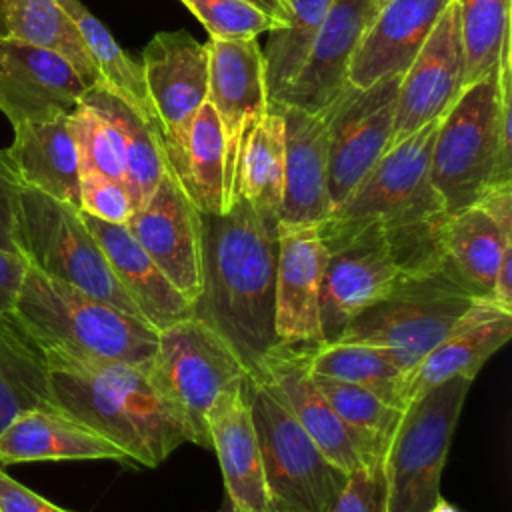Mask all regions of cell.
<instances>
[{
  "instance_id": "1",
  "label": "cell",
  "mask_w": 512,
  "mask_h": 512,
  "mask_svg": "<svg viewBox=\"0 0 512 512\" xmlns=\"http://www.w3.org/2000/svg\"><path fill=\"white\" fill-rule=\"evenodd\" d=\"M278 220L238 198L226 212H202V290L194 314L214 328L248 372L280 344L274 328Z\"/></svg>"
},
{
  "instance_id": "2",
  "label": "cell",
  "mask_w": 512,
  "mask_h": 512,
  "mask_svg": "<svg viewBox=\"0 0 512 512\" xmlns=\"http://www.w3.org/2000/svg\"><path fill=\"white\" fill-rule=\"evenodd\" d=\"M440 120V118H438ZM438 120L394 142L326 220H378L400 272L442 268V226L448 218L430 182Z\"/></svg>"
},
{
  "instance_id": "3",
  "label": "cell",
  "mask_w": 512,
  "mask_h": 512,
  "mask_svg": "<svg viewBox=\"0 0 512 512\" xmlns=\"http://www.w3.org/2000/svg\"><path fill=\"white\" fill-rule=\"evenodd\" d=\"M512 48L498 70L466 84L440 116L430 156V182L446 214L474 206L482 194L512 182Z\"/></svg>"
},
{
  "instance_id": "4",
  "label": "cell",
  "mask_w": 512,
  "mask_h": 512,
  "mask_svg": "<svg viewBox=\"0 0 512 512\" xmlns=\"http://www.w3.org/2000/svg\"><path fill=\"white\" fill-rule=\"evenodd\" d=\"M12 312L44 354L150 366L156 352L150 324L28 264Z\"/></svg>"
},
{
  "instance_id": "5",
  "label": "cell",
  "mask_w": 512,
  "mask_h": 512,
  "mask_svg": "<svg viewBox=\"0 0 512 512\" xmlns=\"http://www.w3.org/2000/svg\"><path fill=\"white\" fill-rule=\"evenodd\" d=\"M476 298L442 266L400 272L390 292L362 310L336 340L386 350L408 374L454 328ZM334 342V340H332Z\"/></svg>"
},
{
  "instance_id": "6",
  "label": "cell",
  "mask_w": 512,
  "mask_h": 512,
  "mask_svg": "<svg viewBox=\"0 0 512 512\" xmlns=\"http://www.w3.org/2000/svg\"><path fill=\"white\" fill-rule=\"evenodd\" d=\"M474 380L450 378L410 400L382 454L388 512H428L464 400Z\"/></svg>"
},
{
  "instance_id": "7",
  "label": "cell",
  "mask_w": 512,
  "mask_h": 512,
  "mask_svg": "<svg viewBox=\"0 0 512 512\" xmlns=\"http://www.w3.org/2000/svg\"><path fill=\"white\" fill-rule=\"evenodd\" d=\"M246 396L260 446L268 512H328L348 474L322 454L260 374L248 372Z\"/></svg>"
},
{
  "instance_id": "8",
  "label": "cell",
  "mask_w": 512,
  "mask_h": 512,
  "mask_svg": "<svg viewBox=\"0 0 512 512\" xmlns=\"http://www.w3.org/2000/svg\"><path fill=\"white\" fill-rule=\"evenodd\" d=\"M16 246L28 266L140 318L78 206L24 186L18 202Z\"/></svg>"
},
{
  "instance_id": "9",
  "label": "cell",
  "mask_w": 512,
  "mask_h": 512,
  "mask_svg": "<svg viewBox=\"0 0 512 512\" xmlns=\"http://www.w3.org/2000/svg\"><path fill=\"white\" fill-rule=\"evenodd\" d=\"M148 376L180 416L188 442L210 448L206 414L214 398L248 376L232 346L196 314L158 330Z\"/></svg>"
},
{
  "instance_id": "10",
  "label": "cell",
  "mask_w": 512,
  "mask_h": 512,
  "mask_svg": "<svg viewBox=\"0 0 512 512\" xmlns=\"http://www.w3.org/2000/svg\"><path fill=\"white\" fill-rule=\"evenodd\" d=\"M328 256L320 294L322 342L340 338L346 326L368 306L382 300L400 268L378 220L356 224L320 222Z\"/></svg>"
},
{
  "instance_id": "11",
  "label": "cell",
  "mask_w": 512,
  "mask_h": 512,
  "mask_svg": "<svg viewBox=\"0 0 512 512\" xmlns=\"http://www.w3.org/2000/svg\"><path fill=\"white\" fill-rule=\"evenodd\" d=\"M402 74L366 88L346 86L328 108V196L338 208L392 142L394 110Z\"/></svg>"
},
{
  "instance_id": "12",
  "label": "cell",
  "mask_w": 512,
  "mask_h": 512,
  "mask_svg": "<svg viewBox=\"0 0 512 512\" xmlns=\"http://www.w3.org/2000/svg\"><path fill=\"white\" fill-rule=\"evenodd\" d=\"M208 104L224 138V192L230 208L238 196L240 154L252 126L270 108L264 50L258 38L208 40Z\"/></svg>"
},
{
  "instance_id": "13",
  "label": "cell",
  "mask_w": 512,
  "mask_h": 512,
  "mask_svg": "<svg viewBox=\"0 0 512 512\" xmlns=\"http://www.w3.org/2000/svg\"><path fill=\"white\" fill-rule=\"evenodd\" d=\"M140 70L168 160L182 148L192 120L208 100V46L186 30L156 32L142 48Z\"/></svg>"
},
{
  "instance_id": "14",
  "label": "cell",
  "mask_w": 512,
  "mask_h": 512,
  "mask_svg": "<svg viewBox=\"0 0 512 512\" xmlns=\"http://www.w3.org/2000/svg\"><path fill=\"white\" fill-rule=\"evenodd\" d=\"M272 394L296 418L322 454L342 472L380 460H372L364 442L338 418L308 368V346L278 344L256 370Z\"/></svg>"
},
{
  "instance_id": "15",
  "label": "cell",
  "mask_w": 512,
  "mask_h": 512,
  "mask_svg": "<svg viewBox=\"0 0 512 512\" xmlns=\"http://www.w3.org/2000/svg\"><path fill=\"white\" fill-rule=\"evenodd\" d=\"M126 226L164 276L194 304L202 290V212L168 168Z\"/></svg>"
},
{
  "instance_id": "16",
  "label": "cell",
  "mask_w": 512,
  "mask_h": 512,
  "mask_svg": "<svg viewBox=\"0 0 512 512\" xmlns=\"http://www.w3.org/2000/svg\"><path fill=\"white\" fill-rule=\"evenodd\" d=\"M464 70L458 12L452 0L400 76L390 144L438 120L466 86Z\"/></svg>"
},
{
  "instance_id": "17",
  "label": "cell",
  "mask_w": 512,
  "mask_h": 512,
  "mask_svg": "<svg viewBox=\"0 0 512 512\" xmlns=\"http://www.w3.org/2000/svg\"><path fill=\"white\" fill-rule=\"evenodd\" d=\"M276 236V336L282 344L316 346L322 342L320 294L328 256L320 224L278 222Z\"/></svg>"
},
{
  "instance_id": "18",
  "label": "cell",
  "mask_w": 512,
  "mask_h": 512,
  "mask_svg": "<svg viewBox=\"0 0 512 512\" xmlns=\"http://www.w3.org/2000/svg\"><path fill=\"white\" fill-rule=\"evenodd\" d=\"M88 88L64 56L0 38V112L12 126L70 114Z\"/></svg>"
},
{
  "instance_id": "19",
  "label": "cell",
  "mask_w": 512,
  "mask_h": 512,
  "mask_svg": "<svg viewBox=\"0 0 512 512\" xmlns=\"http://www.w3.org/2000/svg\"><path fill=\"white\" fill-rule=\"evenodd\" d=\"M374 10V0H330L300 72L270 102L306 112H326L348 86L352 54Z\"/></svg>"
},
{
  "instance_id": "20",
  "label": "cell",
  "mask_w": 512,
  "mask_h": 512,
  "mask_svg": "<svg viewBox=\"0 0 512 512\" xmlns=\"http://www.w3.org/2000/svg\"><path fill=\"white\" fill-rule=\"evenodd\" d=\"M210 448L216 452L224 496L236 512H268L260 446L246 396V378L224 388L206 414Z\"/></svg>"
},
{
  "instance_id": "21",
  "label": "cell",
  "mask_w": 512,
  "mask_h": 512,
  "mask_svg": "<svg viewBox=\"0 0 512 512\" xmlns=\"http://www.w3.org/2000/svg\"><path fill=\"white\" fill-rule=\"evenodd\" d=\"M452 0H384L376 6L348 66V84L366 88L402 74Z\"/></svg>"
},
{
  "instance_id": "22",
  "label": "cell",
  "mask_w": 512,
  "mask_h": 512,
  "mask_svg": "<svg viewBox=\"0 0 512 512\" xmlns=\"http://www.w3.org/2000/svg\"><path fill=\"white\" fill-rule=\"evenodd\" d=\"M278 108L284 118V188L278 222L320 224L332 212L328 196V110Z\"/></svg>"
},
{
  "instance_id": "23",
  "label": "cell",
  "mask_w": 512,
  "mask_h": 512,
  "mask_svg": "<svg viewBox=\"0 0 512 512\" xmlns=\"http://www.w3.org/2000/svg\"><path fill=\"white\" fill-rule=\"evenodd\" d=\"M512 336V312L488 300H474L454 328L414 366L404 384V406L450 380H474L486 360Z\"/></svg>"
},
{
  "instance_id": "24",
  "label": "cell",
  "mask_w": 512,
  "mask_h": 512,
  "mask_svg": "<svg viewBox=\"0 0 512 512\" xmlns=\"http://www.w3.org/2000/svg\"><path fill=\"white\" fill-rule=\"evenodd\" d=\"M82 212V210H80ZM120 288L140 318L156 332L194 314V304L164 276L126 224H112L82 212Z\"/></svg>"
},
{
  "instance_id": "25",
  "label": "cell",
  "mask_w": 512,
  "mask_h": 512,
  "mask_svg": "<svg viewBox=\"0 0 512 512\" xmlns=\"http://www.w3.org/2000/svg\"><path fill=\"white\" fill-rule=\"evenodd\" d=\"M60 460H114L130 458L110 440L56 410H30L0 432V464L60 462Z\"/></svg>"
},
{
  "instance_id": "26",
  "label": "cell",
  "mask_w": 512,
  "mask_h": 512,
  "mask_svg": "<svg viewBox=\"0 0 512 512\" xmlns=\"http://www.w3.org/2000/svg\"><path fill=\"white\" fill-rule=\"evenodd\" d=\"M12 128L14 138L6 152L22 184L78 206L80 158L70 114L42 122H24Z\"/></svg>"
},
{
  "instance_id": "27",
  "label": "cell",
  "mask_w": 512,
  "mask_h": 512,
  "mask_svg": "<svg viewBox=\"0 0 512 512\" xmlns=\"http://www.w3.org/2000/svg\"><path fill=\"white\" fill-rule=\"evenodd\" d=\"M508 248L512 232L502 230L478 206L448 214L442 226V264L476 300L490 302L494 276Z\"/></svg>"
},
{
  "instance_id": "28",
  "label": "cell",
  "mask_w": 512,
  "mask_h": 512,
  "mask_svg": "<svg viewBox=\"0 0 512 512\" xmlns=\"http://www.w3.org/2000/svg\"><path fill=\"white\" fill-rule=\"evenodd\" d=\"M30 410H56L48 362L14 312H0V432Z\"/></svg>"
},
{
  "instance_id": "29",
  "label": "cell",
  "mask_w": 512,
  "mask_h": 512,
  "mask_svg": "<svg viewBox=\"0 0 512 512\" xmlns=\"http://www.w3.org/2000/svg\"><path fill=\"white\" fill-rule=\"evenodd\" d=\"M80 102L98 112L116 130L124 164V186L132 198L134 210L140 208L166 172L158 134L140 114L102 86H90Z\"/></svg>"
},
{
  "instance_id": "30",
  "label": "cell",
  "mask_w": 512,
  "mask_h": 512,
  "mask_svg": "<svg viewBox=\"0 0 512 512\" xmlns=\"http://www.w3.org/2000/svg\"><path fill=\"white\" fill-rule=\"evenodd\" d=\"M166 168L204 214L226 212L224 138L212 106L198 110L182 148L166 160Z\"/></svg>"
},
{
  "instance_id": "31",
  "label": "cell",
  "mask_w": 512,
  "mask_h": 512,
  "mask_svg": "<svg viewBox=\"0 0 512 512\" xmlns=\"http://www.w3.org/2000/svg\"><path fill=\"white\" fill-rule=\"evenodd\" d=\"M0 38L52 50L64 56L88 86L98 82L76 24L56 0H0Z\"/></svg>"
},
{
  "instance_id": "32",
  "label": "cell",
  "mask_w": 512,
  "mask_h": 512,
  "mask_svg": "<svg viewBox=\"0 0 512 512\" xmlns=\"http://www.w3.org/2000/svg\"><path fill=\"white\" fill-rule=\"evenodd\" d=\"M62 10L76 24L84 46L96 68V86L106 88L122 102H126L136 114H140L148 126L158 134V122L146 96L140 64L134 62L114 40L112 32L80 2V0H56Z\"/></svg>"
},
{
  "instance_id": "33",
  "label": "cell",
  "mask_w": 512,
  "mask_h": 512,
  "mask_svg": "<svg viewBox=\"0 0 512 512\" xmlns=\"http://www.w3.org/2000/svg\"><path fill=\"white\" fill-rule=\"evenodd\" d=\"M308 368L314 376L366 388L386 402L404 408L406 372L382 348L346 340L320 342L308 346Z\"/></svg>"
},
{
  "instance_id": "34",
  "label": "cell",
  "mask_w": 512,
  "mask_h": 512,
  "mask_svg": "<svg viewBox=\"0 0 512 512\" xmlns=\"http://www.w3.org/2000/svg\"><path fill=\"white\" fill-rule=\"evenodd\" d=\"M284 188V118L270 102L266 114L248 132L238 174V196L260 214L278 220Z\"/></svg>"
},
{
  "instance_id": "35",
  "label": "cell",
  "mask_w": 512,
  "mask_h": 512,
  "mask_svg": "<svg viewBox=\"0 0 512 512\" xmlns=\"http://www.w3.org/2000/svg\"><path fill=\"white\" fill-rule=\"evenodd\" d=\"M330 0H288L284 28L270 32L264 50L270 100H276L300 72Z\"/></svg>"
},
{
  "instance_id": "36",
  "label": "cell",
  "mask_w": 512,
  "mask_h": 512,
  "mask_svg": "<svg viewBox=\"0 0 512 512\" xmlns=\"http://www.w3.org/2000/svg\"><path fill=\"white\" fill-rule=\"evenodd\" d=\"M464 48V82L498 70L502 42L512 32V0H454Z\"/></svg>"
},
{
  "instance_id": "37",
  "label": "cell",
  "mask_w": 512,
  "mask_h": 512,
  "mask_svg": "<svg viewBox=\"0 0 512 512\" xmlns=\"http://www.w3.org/2000/svg\"><path fill=\"white\" fill-rule=\"evenodd\" d=\"M314 380L338 418L364 442L370 458L382 462L384 448L404 408H398L378 394L348 382L324 376H314Z\"/></svg>"
},
{
  "instance_id": "38",
  "label": "cell",
  "mask_w": 512,
  "mask_h": 512,
  "mask_svg": "<svg viewBox=\"0 0 512 512\" xmlns=\"http://www.w3.org/2000/svg\"><path fill=\"white\" fill-rule=\"evenodd\" d=\"M206 28L210 40H248L282 26L246 0H180Z\"/></svg>"
},
{
  "instance_id": "39",
  "label": "cell",
  "mask_w": 512,
  "mask_h": 512,
  "mask_svg": "<svg viewBox=\"0 0 512 512\" xmlns=\"http://www.w3.org/2000/svg\"><path fill=\"white\" fill-rule=\"evenodd\" d=\"M70 126L78 148L80 168H92L124 184V164L116 130L82 102L70 112Z\"/></svg>"
},
{
  "instance_id": "40",
  "label": "cell",
  "mask_w": 512,
  "mask_h": 512,
  "mask_svg": "<svg viewBox=\"0 0 512 512\" xmlns=\"http://www.w3.org/2000/svg\"><path fill=\"white\" fill-rule=\"evenodd\" d=\"M78 208L112 224H128L130 216L134 214V204L126 186L92 168H80Z\"/></svg>"
},
{
  "instance_id": "41",
  "label": "cell",
  "mask_w": 512,
  "mask_h": 512,
  "mask_svg": "<svg viewBox=\"0 0 512 512\" xmlns=\"http://www.w3.org/2000/svg\"><path fill=\"white\" fill-rule=\"evenodd\" d=\"M328 512H388L382 462H372L348 474Z\"/></svg>"
},
{
  "instance_id": "42",
  "label": "cell",
  "mask_w": 512,
  "mask_h": 512,
  "mask_svg": "<svg viewBox=\"0 0 512 512\" xmlns=\"http://www.w3.org/2000/svg\"><path fill=\"white\" fill-rule=\"evenodd\" d=\"M24 184L6 148H0V248L20 254L16 246L18 202Z\"/></svg>"
},
{
  "instance_id": "43",
  "label": "cell",
  "mask_w": 512,
  "mask_h": 512,
  "mask_svg": "<svg viewBox=\"0 0 512 512\" xmlns=\"http://www.w3.org/2000/svg\"><path fill=\"white\" fill-rule=\"evenodd\" d=\"M0 512H72V510H66L46 500L44 496L20 484L0 468Z\"/></svg>"
},
{
  "instance_id": "44",
  "label": "cell",
  "mask_w": 512,
  "mask_h": 512,
  "mask_svg": "<svg viewBox=\"0 0 512 512\" xmlns=\"http://www.w3.org/2000/svg\"><path fill=\"white\" fill-rule=\"evenodd\" d=\"M24 272L26 260L0 248V312H12Z\"/></svg>"
},
{
  "instance_id": "45",
  "label": "cell",
  "mask_w": 512,
  "mask_h": 512,
  "mask_svg": "<svg viewBox=\"0 0 512 512\" xmlns=\"http://www.w3.org/2000/svg\"><path fill=\"white\" fill-rule=\"evenodd\" d=\"M246 2H250L252 6L262 10L266 16H270L284 28L286 18H288V0H246Z\"/></svg>"
},
{
  "instance_id": "46",
  "label": "cell",
  "mask_w": 512,
  "mask_h": 512,
  "mask_svg": "<svg viewBox=\"0 0 512 512\" xmlns=\"http://www.w3.org/2000/svg\"><path fill=\"white\" fill-rule=\"evenodd\" d=\"M428 512H460L456 506H452L448 500H444L442 496L436 500V504L428 510Z\"/></svg>"
},
{
  "instance_id": "47",
  "label": "cell",
  "mask_w": 512,
  "mask_h": 512,
  "mask_svg": "<svg viewBox=\"0 0 512 512\" xmlns=\"http://www.w3.org/2000/svg\"><path fill=\"white\" fill-rule=\"evenodd\" d=\"M218 512H236L234 510V506H232V502L224 496V500H222V506H220V510Z\"/></svg>"
},
{
  "instance_id": "48",
  "label": "cell",
  "mask_w": 512,
  "mask_h": 512,
  "mask_svg": "<svg viewBox=\"0 0 512 512\" xmlns=\"http://www.w3.org/2000/svg\"><path fill=\"white\" fill-rule=\"evenodd\" d=\"M374 2H376V6H380L384 0H374Z\"/></svg>"
}]
</instances>
